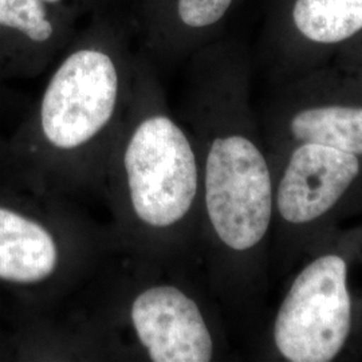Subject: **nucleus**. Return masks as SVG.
I'll return each mask as SVG.
<instances>
[{
  "label": "nucleus",
  "mask_w": 362,
  "mask_h": 362,
  "mask_svg": "<svg viewBox=\"0 0 362 362\" xmlns=\"http://www.w3.org/2000/svg\"><path fill=\"white\" fill-rule=\"evenodd\" d=\"M181 107L200 160L199 258L211 294L258 337L272 272L274 179L252 105L251 57L233 42L194 52Z\"/></svg>",
  "instance_id": "obj_1"
},
{
  "label": "nucleus",
  "mask_w": 362,
  "mask_h": 362,
  "mask_svg": "<svg viewBox=\"0 0 362 362\" xmlns=\"http://www.w3.org/2000/svg\"><path fill=\"white\" fill-rule=\"evenodd\" d=\"M269 160L274 179L272 272L290 274L342 220L362 214V157L306 143L269 155Z\"/></svg>",
  "instance_id": "obj_6"
},
{
  "label": "nucleus",
  "mask_w": 362,
  "mask_h": 362,
  "mask_svg": "<svg viewBox=\"0 0 362 362\" xmlns=\"http://www.w3.org/2000/svg\"><path fill=\"white\" fill-rule=\"evenodd\" d=\"M238 0H143L151 43L181 55L209 45Z\"/></svg>",
  "instance_id": "obj_10"
},
{
  "label": "nucleus",
  "mask_w": 362,
  "mask_h": 362,
  "mask_svg": "<svg viewBox=\"0 0 362 362\" xmlns=\"http://www.w3.org/2000/svg\"><path fill=\"white\" fill-rule=\"evenodd\" d=\"M257 346L264 361L362 358V226L338 227L300 259Z\"/></svg>",
  "instance_id": "obj_4"
},
{
  "label": "nucleus",
  "mask_w": 362,
  "mask_h": 362,
  "mask_svg": "<svg viewBox=\"0 0 362 362\" xmlns=\"http://www.w3.org/2000/svg\"><path fill=\"white\" fill-rule=\"evenodd\" d=\"M58 7L45 0H0V27L22 34L37 45H49L55 39L62 42L64 16L55 19Z\"/></svg>",
  "instance_id": "obj_11"
},
{
  "label": "nucleus",
  "mask_w": 362,
  "mask_h": 362,
  "mask_svg": "<svg viewBox=\"0 0 362 362\" xmlns=\"http://www.w3.org/2000/svg\"><path fill=\"white\" fill-rule=\"evenodd\" d=\"M362 37V0H281L269 35L276 83L326 65Z\"/></svg>",
  "instance_id": "obj_9"
},
{
  "label": "nucleus",
  "mask_w": 362,
  "mask_h": 362,
  "mask_svg": "<svg viewBox=\"0 0 362 362\" xmlns=\"http://www.w3.org/2000/svg\"><path fill=\"white\" fill-rule=\"evenodd\" d=\"M94 238L70 214L52 220L0 206V281L67 285L90 260Z\"/></svg>",
  "instance_id": "obj_8"
},
{
  "label": "nucleus",
  "mask_w": 362,
  "mask_h": 362,
  "mask_svg": "<svg viewBox=\"0 0 362 362\" xmlns=\"http://www.w3.org/2000/svg\"><path fill=\"white\" fill-rule=\"evenodd\" d=\"M259 119L269 155L314 143L362 157V66L332 61L276 82Z\"/></svg>",
  "instance_id": "obj_7"
},
{
  "label": "nucleus",
  "mask_w": 362,
  "mask_h": 362,
  "mask_svg": "<svg viewBox=\"0 0 362 362\" xmlns=\"http://www.w3.org/2000/svg\"><path fill=\"white\" fill-rule=\"evenodd\" d=\"M101 187L113 212L117 243L132 260L177 270L200 264L199 152L143 61L134 62L129 106Z\"/></svg>",
  "instance_id": "obj_2"
},
{
  "label": "nucleus",
  "mask_w": 362,
  "mask_h": 362,
  "mask_svg": "<svg viewBox=\"0 0 362 362\" xmlns=\"http://www.w3.org/2000/svg\"><path fill=\"white\" fill-rule=\"evenodd\" d=\"M137 264L139 276L118 298L105 330H91V346L124 349L151 362H212L228 344L219 303L208 288L184 276H160V267Z\"/></svg>",
  "instance_id": "obj_5"
},
{
  "label": "nucleus",
  "mask_w": 362,
  "mask_h": 362,
  "mask_svg": "<svg viewBox=\"0 0 362 362\" xmlns=\"http://www.w3.org/2000/svg\"><path fill=\"white\" fill-rule=\"evenodd\" d=\"M333 61L362 66V37L338 52Z\"/></svg>",
  "instance_id": "obj_12"
},
{
  "label": "nucleus",
  "mask_w": 362,
  "mask_h": 362,
  "mask_svg": "<svg viewBox=\"0 0 362 362\" xmlns=\"http://www.w3.org/2000/svg\"><path fill=\"white\" fill-rule=\"evenodd\" d=\"M134 61L113 39L79 42L55 67L39 104V156L58 194L101 187L129 106Z\"/></svg>",
  "instance_id": "obj_3"
},
{
  "label": "nucleus",
  "mask_w": 362,
  "mask_h": 362,
  "mask_svg": "<svg viewBox=\"0 0 362 362\" xmlns=\"http://www.w3.org/2000/svg\"><path fill=\"white\" fill-rule=\"evenodd\" d=\"M46 3L52 4V6H58V7H65L66 3L70 0H45Z\"/></svg>",
  "instance_id": "obj_13"
}]
</instances>
